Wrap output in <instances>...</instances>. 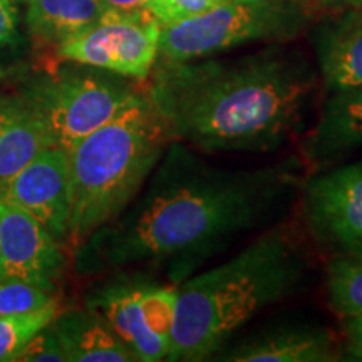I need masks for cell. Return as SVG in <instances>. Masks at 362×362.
I'll return each instance as SVG.
<instances>
[{
    "label": "cell",
    "instance_id": "1",
    "mask_svg": "<svg viewBox=\"0 0 362 362\" xmlns=\"http://www.w3.org/2000/svg\"><path fill=\"white\" fill-rule=\"evenodd\" d=\"M302 166L298 156L226 168L173 139L133 214L101 228L103 260L165 267L176 287L243 235L279 223L300 193Z\"/></svg>",
    "mask_w": 362,
    "mask_h": 362
},
{
    "label": "cell",
    "instance_id": "2",
    "mask_svg": "<svg viewBox=\"0 0 362 362\" xmlns=\"http://www.w3.org/2000/svg\"><path fill=\"white\" fill-rule=\"evenodd\" d=\"M319 72L300 52L275 45L218 61H163L148 98L171 138L200 153H274L302 138Z\"/></svg>",
    "mask_w": 362,
    "mask_h": 362
},
{
    "label": "cell",
    "instance_id": "3",
    "mask_svg": "<svg viewBox=\"0 0 362 362\" xmlns=\"http://www.w3.org/2000/svg\"><path fill=\"white\" fill-rule=\"evenodd\" d=\"M312 274L305 240L293 225L262 230L228 260L176 285L168 359H215L257 315L307 287Z\"/></svg>",
    "mask_w": 362,
    "mask_h": 362
},
{
    "label": "cell",
    "instance_id": "4",
    "mask_svg": "<svg viewBox=\"0 0 362 362\" xmlns=\"http://www.w3.org/2000/svg\"><path fill=\"white\" fill-rule=\"evenodd\" d=\"M171 133L148 96H139L115 119L67 149L71 211L67 237L88 242L116 221L141 192Z\"/></svg>",
    "mask_w": 362,
    "mask_h": 362
},
{
    "label": "cell",
    "instance_id": "5",
    "mask_svg": "<svg viewBox=\"0 0 362 362\" xmlns=\"http://www.w3.org/2000/svg\"><path fill=\"white\" fill-rule=\"evenodd\" d=\"M309 21L304 0H226L192 19L161 25L160 57L185 62L252 42H287Z\"/></svg>",
    "mask_w": 362,
    "mask_h": 362
},
{
    "label": "cell",
    "instance_id": "6",
    "mask_svg": "<svg viewBox=\"0 0 362 362\" xmlns=\"http://www.w3.org/2000/svg\"><path fill=\"white\" fill-rule=\"evenodd\" d=\"M161 24L148 8H110L96 24L59 44V56L115 74L146 79L160 57Z\"/></svg>",
    "mask_w": 362,
    "mask_h": 362
},
{
    "label": "cell",
    "instance_id": "7",
    "mask_svg": "<svg viewBox=\"0 0 362 362\" xmlns=\"http://www.w3.org/2000/svg\"><path fill=\"white\" fill-rule=\"evenodd\" d=\"M300 216L327 257L362 259V160L329 166L302 181Z\"/></svg>",
    "mask_w": 362,
    "mask_h": 362
},
{
    "label": "cell",
    "instance_id": "8",
    "mask_svg": "<svg viewBox=\"0 0 362 362\" xmlns=\"http://www.w3.org/2000/svg\"><path fill=\"white\" fill-rule=\"evenodd\" d=\"M141 94L129 84L94 72H74L45 86L35 103L56 146L76 143L110 123Z\"/></svg>",
    "mask_w": 362,
    "mask_h": 362
},
{
    "label": "cell",
    "instance_id": "9",
    "mask_svg": "<svg viewBox=\"0 0 362 362\" xmlns=\"http://www.w3.org/2000/svg\"><path fill=\"white\" fill-rule=\"evenodd\" d=\"M176 287L155 282L115 284L90 298L96 310L139 362L166 361L175 320Z\"/></svg>",
    "mask_w": 362,
    "mask_h": 362
},
{
    "label": "cell",
    "instance_id": "10",
    "mask_svg": "<svg viewBox=\"0 0 362 362\" xmlns=\"http://www.w3.org/2000/svg\"><path fill=\"white\" fill-rule=\"evenodd\" d=\"M64 255L45 226L0 198V280H25L54 291Z\"/></svg>",
    "mask_w": 362,
    "mask_h": 362
},
{
    "label": "cell",
    "instance_id": "11",
    "mask_svg": "<svg viewBox=\"0 0 362 362\" xmlns=\"http://www.w3.org/2000/svg\"><path fill=\"white\" fill-rule=\"evenodd\" d=\"M0 198L40 221L54 238L67 237L71 211L67 149L49 146L0 188Z\"/></svg>",
    "mask_w": 362,
    "mask_h": 362
},
{
    "label": "cell",
    "instance_id": "12",
    "mask_svg": "<svg viewBox=\"0 0 362 362\" xmlns=\"http://www.w3.org/2000/svg\"><path fill=\"white\" fill-rule=\"evenodd\" d=\"M228 362H336L342 359L341 342L332 330L319 324L287 322L272 325L215 356Z\"/></svg>",
    "mask_w": 362,
    "mask_h": 362
},
{
    "label": "cell",
    "instance_id": "13",
    "mask_svg": "<svg viewBox=\"0 0 362 362\" xmlns=\"http://www.w3.org/2000/svg\"><path fill=\"white\" fill-rule=\"evenodd\" d=\"M362 148V84L329 94L317 119L300 138L304 165L329 168Z\"/></svg>",
    "mask_w": 362,
    "mask_h": 362
},
{
    "label": "cell",
    "instance_id": "14",
    "mask_svg": "<svg viewBox=\"0 0 362 362\" xmlns=\"http://www.w3.org/2000/svg\"><path fill=\"white\" fill-rule=\"evenodd\" d=\"M317 72L325 93L362 84V6L336 12L314 33Z\"/></svg>",
    "mask_w": 362,
    "mask_h": 362
},
{
    "label": "cell",
    "instance_id": "15",
    "mask_svg": "<svg viewBox=\"0 0 362 362\" xmlns=\"http://www.w3.org/2000/svg\"><path fill=\"white\" fill-rule=\"evenodd\" d=\"M49 146L56 144L35 103L0 99V188Z\"/></svg>",
    "mask_w": 362,
    "mask_h": 362
},
{
    "label": "cell",
    "instance_id": "16",
    "mask_svg": "<svg viewBox=\"0 0 362 362\" xmlns=\"http://www.w3.org/2000/svg\"><path fill=\"white\" fill-rule=\"evenodd\" d=\"M51 327L69 362H134V352L96 310L57 315Z\"/></svg>",
    "mask_w": 362,
    "mask_h": 362
},
{
    "label": "cell",
    "instance_id": "17",
    "mask_svg": "<svg viewBox=\"0 0 362 362\" xmlns=\"http://www.w3.org/2000/svg\"><path fill=\"white\" fill-rule=\"evenodd\" d=\"M104 0H27V22L39 37L64 42L110 11Z\"/></svg>",
    "mask_w": 362,
    "mask_h": 362
},
{
    "label": "cell",
    "instance_id": "18",
    "mask_svg": "<svg viewBox=\"0 0 362 362\" xmlns=\"http://www.w3.org/2000/svg\"><path fill=\"white\" fill-rule=\"evenodd\" d=\"M327 305L341 319L362 314V259L332 255L325 265Z\"/></svg>",
    "mask_w": 362,
    "mask_h": 362
},
{
    "label": "cell",
    "instance_id": "19",
    "mask_svg": "<svg viewBox=\"0 0 362 362\" xmlns=\"http://www.w3.org/2000/svg\"><path fill=\"white\" fill-rule=\"evenodd\" d=\"M57 315L59 304L54 302L44 309L27 312V314L0 317V362L16 359L25 344L35 334L51 325Z\"/></svg>",
    "mask_w": 362,
    "mask_h": 362
},
{
    "label": "cell",
    "instance_id": "20",
    "mask_svg": "<svg viewBox=\"0 0 362 362\" xmlns=\"http://www.w3.org/2000/svg\"><path fill=\"white\" fill-rule=\"evenodd\" d=\"M57 302L54 291L25 280H0V317L34 312Z\"/></svg>",
    "mask_w": 362,
    "mask_h": 362
},
{
    "label": "cell",
    "instance_id": "21",
    "mask_svg": "<svg viewBox=\"0 0 362 362\" xmlns=\"http://www.w3.org/2000/svg\"><path fill=\"white\" fill-rule=\"evenodd\" d=\"M226 0H149L148 11L161 25L192 19L218 7Z\"/></svg>",
    "mask_w": 362,
    "mask_h": 362
},
{
    "label": "cell",
    "instance_id": "22",
    "mask_svg": "<svg viewBox=\"0 0 362 362\" xmlns=\"http://www.w3.org/2000/svg\"><path fill=\"white\" fill-rule=\"evenodd\" d=\"M16 362H66V354L61 342L51 325L40 330L39 334L25 344L24 349L16 356Z\"/></svg>",
    "mask_w": 362,
    "mask_h": 362
},
{
    "label": "cell",
    "instance_id": "23",
    "mask_svg": "<svg viewBox=\"0 0 362 362\" xmlns=\"http://www.w3.org/2000/svg\"><path fill=\"white\" fill-rule=\"evenodd\" d=\"M344 337H346V352L351 359L362 362V314L344 319Z\"/></svg>",
    "mask_w": 362,
    "mask_h": 362
},
{
    "label": "cell",
    "instance_id": "24",
    "mask_svg": "<svg viewBox=\"0 0 362 362\" xmlns=\"http://www.w3.org/2000/svg\"><path fill=\"white\" fill-rule=\"evenodd\" d=\"M16 8L11 0H0V49L7 45L16 34Z\"/></svg>",
    "mask_w": 362,
    "mask_h": 362
},
{
    "label": "cell",
    "instance_id": "25",
    "mask_svg": "<svg viewBox=\"0 0 362 362\" xmlns=\"http://www.w3.org/2000/svg\"><path fill=\"white\" fill-rule=\"evenodd\" d=\"M317 4H319L324 11L336 13V12L347 11V8L361 7L362 0H317Z\"/></svg>",
    "mask_w": 362,
    "mask_h": 362
},
{
    "label": "cell",
    "instance_id": "26",
    "mask_svg": "<svg viewBox=\"0 0 362 362\" xmlns=\"http://www.w3.org/2000/svg\"><path fill=\"white\" fill-rule=\"evenodd\" d=\"M104 2L119 11H138V8H146L149 0H104Z\"/></svg>",
    "mask_w": 362,
    "mask_h": 362
}]
</instances>
